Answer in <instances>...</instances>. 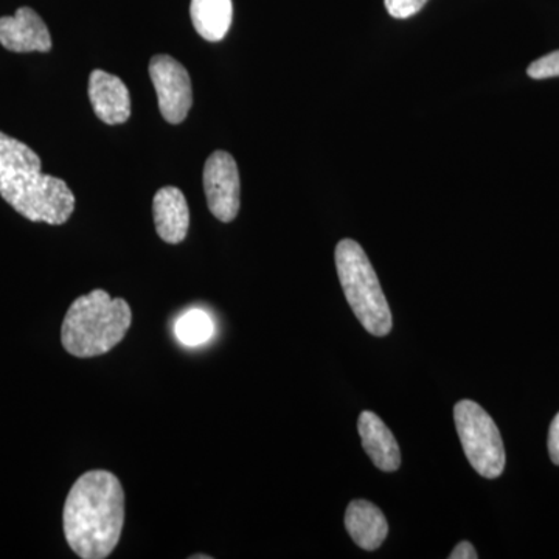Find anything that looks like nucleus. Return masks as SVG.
<instances>
[{"label":"nucleus","instance_id":"obj_1","mask_svg":"<svg viewBox=\"0 0 559 559\" xmlns=\"http://www.w3.org/2000/svg\"><path fill=\"white\" fill-rule=\"evenodd\" d=\"M62 525L76 557L108 558L124 525V491L117 476L105 469L84 473L70 488Z\"/></svg>","mask_w":559,"mask_h":559},{"label":"nucleus","instance_id":"obj_2","mask_svg":"<svg viewBox=\"0 0 559 559\" xmlns=\"http://www.w3.org/2000/svg\"><path fill=\"white\" fill-rule=\"evenodd\" d=\"M132 323L130 305L95 289L70 305L62 320V347L75 358L106 355L127 336Z\"/></svg>","mask_w":559,"mask_h":559},{"label":"nucleus","instance_id":"obj_3","mask_svg":"<svg viewBox=\"0 0 559 559\" xmlns=\"http://www.w3.org/2000/svg\"><path fill=\"white\" fill-rule=\"evenodd\" d=\"M334 260L345 299L360 325L373 336H388L393 326L392 311L366 250L345 238L336 246Z\"/></svg>","mask_w":559,"mask_h":559},{"label":"nucleus","instance_id":"obj_4","mask_svg":"<svg viewBox=\"0 0 559 559\" xmlns=\"http://www.w3.org/2000/svg\"><path fill=\"white\" fill-rule=\"evenodd\" d=\"M0 197L33 223L61 226L75 210V197L68 183L40 171L0 178Z\"/></svg>","mask_w":559,"mask_h":559},{"label":"nucleus","instance_id":"obj_5","mask_svg":"<svg viewBox=\"0 0 559 559\" xmlns=\"http://www.w3.org/2000/svg\"><path fill=\"white\" fill-rule=\"evenodd\" d=\"M460 443L469 465L485 479H498L506 469V448L495 419L476 401L462 400L454 406Z\"/></svg>","mask_w":559,"mask_h":559},{"label":"nucleus","instance_id":"obj_6","mask_svg":"<svg viewBox=\"0 0 559 559\" xmlns=\"http://www.w3.org/2000/svg\"><path fill=\"white\" fill-rule=\"evenodd\" d=\"M150 75L164 119L171 124L182 123L193 105V91L187 69L168 55H156L150 62Z\"/></svg>","mask_w":559,"mask_h":559},{"label":"nucleus","instance_id":"obj_7","mask_svg":"<svg viewBox=\"0 0 559 559\" xmlns=\"http://www.w3.org/2000/svg\"><path fill=\"white\" fill-rule=\"evenodd\" d=\"M240 173L234 157L226 151H215L205 162L204 191L212 215L230 223L240 212Z\"/></svg>","mask_w":559,"mask_h":559},{"label":"nucleus","instance_id":"obj_8","mask_svg":"<svg viewBox=\"0 0 559 559\" xmlns=\"http://www.w3.org/2000/svg\"><path fill=\"white\" fill-rule=\"evenodd\" d=\"M0 44L16 53L49 51L51 36L39 14L28 7H22L14 16L0 17Z\"/></svg>","mask_w":559,"mask_h":559},{"label":"nucleus","instance_id":"obj_9","mask_svg":"<svg viewBox=\"0 0 559 559\" xmlns=\"http://www.w3.org/2000/svg\"><path fill=\"white\" fill-rule=\"evenodd\" d=\"M90 98L98 119L106 124H120L130 119V91L119 76L94 70L90 79Z\"/></svg>","mask_w":559,"mask_h":559},{"label":"nucleus","instance_id":"obj_10","mask_svg":"<svg viewBox=\"0 0 559 559\" xmlns=\"http://www.w3.org/2000/svg\"><path fill=\"white\" fill-rule=\"evenodd\" d=\"M358 432L364 451L367 452L378 469L384 471V473H393V471L400 468L401 451L399 441L374 412H360Z\"/></svg>","mask_w":559,"mask_h":559},{"label":"nucleus","instance_id":"obj_11","mask_svg":"<svg viewBox=\"0 0 559 559\" xmlns=\"http://www.w3.org/2000/svg\"><path fill=\"white\" fill-rule=\"evenodd\" d=\"M153 216L160 240L179 245L186 240L190 227V210L182 191L164 187L153 200Z\"/></svg>","mask_w":559,"mask_h":559},{"label":"nucleus","instance_id":"obj_12","mask_svg":"<svg viewBox=\"0 0 559 559\" xmlns=\"http://www.w3.org/2000/svg\"><path fill=\"white\" fill-rule=\"evenodd\" d=\"M345 528L360 549H380L389 535V524L384 513L369 500L356 499L345 511Z\"/></svg>","mask_w":559,"mask_h":559},{"label":"nucleus","instance_id":"obj_13","mask_svg":"<svg viewBox=\"0 0 559 559\" xmlns=\"http://www.w3.org/2000/svg\"><path fill=\"white\" fill-rule=\"evenodd\" d=\"M190 16L202 38L218 43L229 32L234 5L231 0H191Z\"/></svg>","mask_w":559,"mask_h":559},{"label":"nucleus","instance_id":"obj_14","mask_svg":"<svg viewBox=\"0 0 559 559\" xmlns=\"http://www.w3.org/2000/svg\"><path fill=\"white\" fill-rule=\"evenodd\" d=\"M40 159L31 146L0 132V178L40 171Z\"/></svg>","mask_w":559,"mask_h":559},{"label":"nucleus","instance_id":"obj_15","mask_svg":"<svg viewBox=\"0 0 559 559\" xmlns=\"http://www.w3.org/2000/svg\"><path fill=\"white\" fill-rule=\"evenodd\" d=\"M215 323L204 310L193 308L183 312L175 323V334L180 344L187 347H198L212 340Z\"/></svg>","mask_w":559,"mask_h":559},{"label":"nucleus","instance_id":"obj_16","mask_svg":"<svg viewBox=\"0 0 559 559\" xmlns=\"http://www.w3.org/2000/svg\"><path fill=\"white\" fill-rule=\"evenodd\" d=\"M528 76L535 80L554 79L559 76V50L551 51L528 66Z\"/></svg>","mask_w":559,"mask_h":559},{"label":"nucleus","instance_id":"obj_17","mask_svg":"<svg viewBox=\"0 0 559 559\" xmlns=\"http://www.w3.org/2000/svg\"><path fill=\"white\" fill-rule=\"evenodd\" d=\"M428 0H384L385 10L395 20H407L415 16Z\"/></svg>","mask_w":559,"mask_h":559},{"label":"nucleus","instance_id":"obj_18","mask_svg":"<svg viewBox=\"0 0 559 559\" xmlns=\"http://www.w3.org/2000/svg\"><path fill=\"white\" fill-rule=\"evenodd\" d=\"M549 454L551 462L559 465V412L551 421L549 430Z\"/></svg>","mask_w":559,"mask_h":559},{"label":"nucleus","instance_id":"obj_19","mask_svg":"<svg viewBox=\"0 0 559 559\" xmlns=\"http://www.w3.org/2000/svg\"><path fill=\"white\" fill-rule=\"evenodd\" d=\"M479 555H477L476 549H474L473 544L468 543V540H462L457 546L454 547V550L451 551L450 559H477Z\"/></svg>","mask_w":559,"mask_h":559},{"label":"nucleus","instance_id":"obj_20","mask_svg":"<svg viewBox=\"0 0 559 559\" xmlns=\"http://www.w3.org/2000/svg\"><path fill=\"white\" fill-rule=\"evenodd\" d=\"M191 559H201V558H204V559H210L212 557H210V555H193V557H190Z\"/></svg>","mask_w":559,"mask_h":559}]
</instances>
